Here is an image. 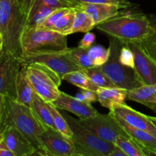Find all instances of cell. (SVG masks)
<instances>
[{"label": "cell", "mask_w": 156, "mask_h": 156, "mask_svg": "<svg viewBox=\"0 0 156 156\" xmlns=\"http://www.w3.org/2000/svg\"><path fill=\"white\" fill-rule=\"evenodd\" d=\"M31 0H0V30L4 37L3 51L21 58V37L26 27Z\"/></svg>", "instance_id": "obj_1"}, {"label": "cell", "mask_w": 156, "mask_h": 156, "mask_svg": "<svg viewBox=\"0 0 156 156\" xmlns=\"http://www.w3.org/2000/svg\"><path fill=\"white\" fill-rule=\"evenodd\" d=\"M154 24L146 15L140 12L123 14L97 24L98 30L108 37H112L126 44L140 43L152 32Z\"/></svg>", "instance_id": "obj_2"}, {"label": "cell", "mask_w": 156, "mask_h": 156, "mask_svg": "<svg viewBox=\"0 0 156 156\" xmlns=\"http://www.w3.org/2000/svg\"><path fill=\"white\" fill-rule=\"evenodd\" d=\"M12 126L22 133L36 148V155H44L41 136L44 128L35 117L31 108L5 96L2 131L5 126ZM2 133V132H1Z\"/></svg>", "instance_id": "obj_3"}, {"label": "cell", "mask_w": 156, "mask_h": 156, "mask_svg": "<svg viewBox=\"0 0 156 156\" xmlns=\"http://www.w3.org/2000/svg\"><path fill=\"white\" fill-rule=\"evenodd\" d=\"M22 55L68 50L67 36L53 30L26 27L21 37ZM21 55V56H22Z\"/></svg>", "instance_id": "obj_4"}, {"label": "cell", "mask_w": 156, "mask_h": 156, "mask_svg": "<svg viewBox=\"0 0 156 156\" xmlns=\"http://www.w3.org/2000/svg\"><path fill=\"white\" fill-rule=\"evenodd\" d=\"M68 123L75 143L74 156H109L115 147L109 143L93 133L82 124L79 120L66 113H62Z\"/></svg>", "instance_id": "obj_5"}, {"label": "cell", "mask_w": 156, "mask_h": 156, "mask_svg": "<svg viewBox=\"0 0 156 156\" xmlns=\"http://www.w3.org/2000/svg\"><path fill=\"white\" fill-rule=\"evenodd\" d=\"M109 40L110 56L108 61L100 66L102 71L119 88L129 91L143 85L135 69L123 66L119 60V54L123 43L112 37H109Z\"/></svg>", "instance_id": "obj_6"}, {"label": "cell", "mask_w": 156, "mask_h": 156, "mask_svg": "<svg viewBox=\"0 0 156 156\" xmlns=\"http://www.w3.org/2000/svg\"><path fill=\"white\" fill-rule=\"evenodd\" d=\"M24 66L35 92L47 102L56 100L61 91L59 87L62 79L42 64L35 62Z\"/></svg>", "instance_id": "obj_7"}, {"label": "cell", "mask_w": 156, "mask_h": 156, "mask_svg": "<svg viewBox=\"0 0 156 156\" xmlns=\"http://www.w3.org/2000/svg\"><path fill=\"white\" fill-rule=\"evenodd\" d=\"M21 64L40 63L45 66L56 73L62 79L63 76L70 72L80 70L82 69L76 65L67 53L66 50L62 52L28 53L24 54L20 58Z\"/></svg>", "instance_id": "obj_8"}, {"label": "cell", "mask_w": 156, "mask_h": 156, "mask_svg": "<svg viewBox=\"0 0 156 156\" xmlns=\"http://www.w3.org/2000/svg\"><path fill=\"white\" fill-rule=\"evenodd\" d=\"M79 121L99 138L114 144L118 137L129 136L111 112L107 114L98 113L94 117L79 119Z\"/></svg>", "instance_id": "obj_9"}, {"label": "cell", "mask_w": 156, "mask_h": 156, "mask_svg": "<svg viewBox=\"0 0 156 156\" xmlns=\"http://www.w3.org/2000/svg\"><path fill=\"white\" fill-rule=\"evenodd\" d=\"M21 67L19 58L2 52L0 56V94L16 99V81Z\"/></svg>", "instance_id": "obj_10"}, {"label": "cell", "mask_w": 156, "mask_h": 156, "mask_svg": "<svg viewBox=\"0 0 156 156\" xmlns=\"http://www.w3.org/2000/svg\"><path fill=\"white\" fill-rule=\"evenodd\" d=\"M41 141L44 155L74 156L75 143L73 139L66 136L57 129H44Z\"/></svg>", "instance_id": "obj_11"}, {"label": "cell", "mask_w": 156, "mask_h": 156, "mask_svg": "<svg viewBox=\"0 0 156 156\" xmlns=\"http://www.w3.org/2000/svg\"><path fill=\"white\" fill-rule=\"evenodd\" d=\"M134 55L136 73L143 85H156V63L144 51L140 43L126 44Z\"/></svg>", "instance_id": "obj_12"}, {"label": "cell", "mask_w": 156, "mask_h": 156, "mask_svg": "<svg viewBox=\"0 0 156 156\" xmlns=\"http://www.w3.org/2000/svg\"><path fill=\"white\" fill-rule=\"evenodd\" d=\"M110 112L116 117L121 118L127 124L137 129L147 131L156 136V128L149 116L136 111L126 104L115 105L110 110Z\"/></svg>", "instance_id": "obj_13"}, {"label": "cell", "mask_w": 156, "mask_h": 156, "mask_svg": "<svg viewBox=\"0 0 156 156\" xmlns=\"http://www.w3.org/2000/svg\"><path fill=\"white\" fill-rule=\"evenodd\" d=\"M0 135L15 156L35 155L36 148L22 133L14 126H5Z\"/></svg>", "instance_id": "obj_14"}, {"label": "cell", "mask_w": 156, "mask_h": 156, "mask_svg": "<svg viewBox=\"0 0 156 156\" xmlns=\"http://www.w3.org/2000/svg\"><path fill=\"white\" fill-rule=\"evenodd\" d=\"M52 104L59 110L73 113L79 119L88 118L98 114V111L93 108L91 104L77 100L63 91H60L59 95Z\"/></svg>", "instance_id": "obj_15"}, {"label": "cell", "mask_w": 156, "mask_h": 156, "mask_svg": "<svg viewBox=\"0 0 156 156\" xmlns=\"http://www.w3.org/2000/svg\"><path fill=\"white\" fill-rule=\"evenodd\" d=\"M79 8L83 9L88 14L95 25L116 16L121 12L122 9H123L120 6L116 5L88 2L79 3Z\"/></svg>", "instance_id": "obj_16"}, {"label": "cell", "mask_w": 156, "mask_h": 156, "mask_svg": "<svg viewBox=\"0 0 156 156\" xmlns=\"http://www.w3.org/2000/svg\"><path fill=\"white\" fill-rule=\"evenodd\" d=\"M116 117L126 133L131 138L133 139L136 142L137 144L143 149L146 156L156 155V136L147 131L137 129L127 124L121 118H119L117 117Z\"/></svg>", "instance_id": "obj_17"}, {"label": "cell", "mask_w": 156, "mask_h": 156, "mask_svg": "<svg viewBox=\"0 0 156 156\" xmlns=\"http://www.w3.org/2000/svg\"><path fill=\"white\" fill-rule=\"evenodd\" d=\"M127 100L142 104L156 114V85H142L129 90Z\"/></svg>", "instance_id": "obj_18"}, {"label": "cell", "mask_w": 156, "mask_h": 156, "mask_svg": "<svg viewBox=\"0 0 156 156\" xmlns=\"http://www.w3.org/2000/svg\"><path fill=\"white\" fill-rule=\"evenodd\" d=\"M35 92L27 75L26 66L21 64L16 81V99L19 103L30 107Z\"/></svg>", "instance_id": "obj_19"}, {"label": "cell", "mask_w": 156, "mask_h": 156, "mask_svg": "<svg viewBox=\"0 0 156 156\" xmlns=\"http://www.w3.org/2000/svg\"><path fill=\"white\" fill-rule=\"evenodd\" d=\"M128 90L119 87L99 88L97 91L98 101L103 107L111 110L115 105L126 104Z\"/></svg>", "instance_id": "obj_20"}, {"label": "cell", "mask_w": 156, "mask_h": 156, "mask_svg": "<svg viewBox=\"0 0 156 156\" xmlns=\"http://www.w3.org/2000/svg\"><path fill=\"white\" fill-rule=\"evenodd\" d=\"M30 108H31L36 118L44 129L51 128V129H57L55 126L53 116L50 112L47 102L41 98L37 93L34 97L33 101Z\"/></svg>", "instance_id": "obj_21"}, {"label": "cell", "mask_w": 156, "mask_h": 156, "mask_svg": "<svg viewBox=\"0 0 156 156\" xmlns=\"http://www.w3.org/2000/svg\"><path fill=\"white\" fill-rule=\"evenodd\" d=\"M95 24L93 20L88 16V14L80 8H76V16H75L74 22L70 30L66 34V36L78 32H86L91 31L94 27Z\"/></svg>", "instance_id": "obj_22"}, {"label": "cell", "mask_w": 156, "mask_h": 156, "mask_svg": "<svg viewBox=\"0 0 156 156\" xmlns=\"http://www.w3.org/2000/svg\"><path fill=\"white\" fill-rule=\"evenodd\" d=\"M62 80H65L72 85H76L80 89H88L97 91L99 88V87L93 83L92 81L82 69L67 73L63 76Z\"/></svg>", "instance_id": "obj_23"}, {"label": "cell", "mask_w": 156, "mask_h": 156, "mask_svg": "<svg viewBox=\"0 0 156 156\" xmlns=\"http://www.w3.org/2000/svg\"><path fill=\"white\" fill-rule=\"evenodd\" d=\"M114 145L121 149L126 156H146L143 149L129 136L118 137Z\"/></svg>", "instance_id": "obj_24"}, {"label": "cell", "mask_w": 156, "mask_h": 156, "mask_svg": "<svg viewBox=\"0 0 156 156\" xmlns=\"http://www.w3.org/2000/svg\"><path fill=\"white\" fill-rule=\"evenodd\" d=\"M85 74L89 77L99 88H106V87H115L116 85L112 82L108 76L102 71L100 66H92L89 68L83 69Z\"/></svg>", "instance_id": "obj_25"}, {"label": "cell", "mask_w": 156, "mask_h": 156, "mask_svg": "<svg viewBox=\"0 0 156 156\" xmlns=\"http://www.w3.org/2000/svg\"><path fill=\"white\" fill-rule=\"evenodd\" d=\"M66 52L73 62L79 66L82 69L94 66L88 55V50L86 49L82 48L78 46L77 47L74 48H68Z\"/></svg>", "instance_id": "obj_26"}, {"label": "cell", "mask_w": 156, "mask_h": 156, "mask_svg": "<svg viewBox=\"0 0 156 156\" xmlns=\"http://www.w3.org/2000/svg\"><path fill=\"white\" fill-rule=\"evenodd\" d=\"M47 105H48L50 112L53 116V121H54L55 126H56L57 130H59L61 133L65 135L66 136L73 139V133H72L71 129H70L66 119L64 118L62 113L59 112V109L56 108L52 103L47 102Z\"/></svg>", "instance_id": "obj_27"}, {"label": "cell", "mask_w": 156, "mask_h": 156, "mask_svg": "<svg viewBox=\"0 0 156 156\" xmlns=\"http://www.w3.org/2000/svg\"><path fill=\"white\" fill-rule=\"evenodd\" d=\"M88 53L94 66H101L108 61L110 56V48L106 49L103 46L95 44L88 49Z\"/></svg>", "instance_id": "obj_28"}, {"label": "cell", "mask_w": 156, "mask_h": 156, "mask_svg": "<svg viewBox=\"0 0 156 156\" xmlns=\"http://www.w3.org/2000/svg\"><path fill=\"white\" fill-rule=\"evenodd\" d=\"M76 16V8L70 9L65 15H62L57 21L52 30L66 35L73 26Z\"/></svg>", "instance_id": "obj_29"}, {"label": "cell", "mask_w": 156, "mask_h": 156, "mask_svg": "<svg viewBox=\"0 0 156 156\" xmlns=\"http://www.w3.org/2000/svg\"><path fill=\"white\" fill-rule=\"evenodd\" d=\"M144 51L156 63V24L153 25L152 32L140 43Z\"/></svg>", "instance_id": "obj_30"}, {"label": "cell", "mask_w": 156, "mask_h": 156, "mask_svg": "<svg viewBox=\"0 0 156 156\" xmlns=\"http://www.w3.org/2000/svg\"><path fill=\"white\" fill-rule=\"evenodd\" d=\"M70 9L71 8H62V9H56L50 15H48L41 24H40L36 27L41 29H47V30H52V28H53L54 24L56 23V21L62 15H65Z\"/></svg>", "instance_id": "obj_31"}, {"label": "cell", "mask_w": 156, "mask_h": 156, "mask_svg": "<svg viewBox=\"0 0 156 156\" xmlns=\"http://www.w3.org/2000/svg\"><path fill=\"white\" fill-rule=\"evenodd\" d=\"M119 60L123 66H126L131 69H134L135 62H134L133 53L126 44H123L120 49Z\"/></svg>", "instance_id": "obj_32"}, {"label": "cell", "mask_w": 156, "mask_h": 156, "mask_svg": "<svg viewBox=\"0 0 156 156\" xmlns=\"http://www.w3.org/2000/svg\"><path fill=\"white\" fill-rule=\"evenodd\" d=\"M41 3L45 4L53 9H62V8H77L79 3L75 0H39Z\"/></svg>", "instance_id": "obj_33"}, {"label": "cell", "mask_w": 156, "mask_h": 156, "mask_svg": "<svg viewBox=\"0 0 156 156\" xmlns=\"http://www.w3.org/2000/svg\"><path fill=\"white\" fill-rule=\"evenodd\" d=\"M79 3L88 2V3H104V4L116 5L120 6L121 8L127 9L131 6V3L129 0H75Z\"/></svg>", "instance_id": "obj_34"}, {"label": "cell", "mask_w": 156, "mask_h": 156, "mask_svg": "<svg viewBox=\"0 0 156 156\" xmlns=\"http://www.w3.org/2000/svg\"><path fill=\"white\" fill-rule=\"evenodd\" d=\"M95 35L91 33V31L86 32L83 37L79 41V44L78 46L79 47H82V48L88 50L93 45L94 41H95Z\"/></svg>", "instance_id": "obj_35"}, {"label": "cell", "mask_w": 156, "mask_h": 156, "mask_svg": "<svg viewBox=\"0 0 156 156\" xmlns=\"http://www.w3.org/2000/svg\"><path fill=\"white\" fill-rule=\"evenodd\" d=\"M81 91H82L84 98H85V101L87 102V103L91 104L98 101L97 91L88 89H81Z\"/></svg>", "instance_id": "obj_36"}, {"label": "cell", "mask_w": 156, "mask_h": 156, "mask_svg": "<svg viewBox=\"0 0 156 156\" xmlns=\"http://www.w3.org/2000/svg\"><path fill=\"white\" fill-rule=\"evenodd\" d=\"M0 156H15L5 143L2 136L0 135Z\"/></svg>", "instance_id": "obj_37"}, {"label": "cell", "mask_w": 156, "mask_h": 156, "mask_svg": "<svg viewBox=\"0 0 156 156\" xmlns=\"http://www.w3.org/2000/svg\"><path fill=\"white\" fill-rule=\"evenodd\" d=\"M4 104L5 96L0 94V133L2 132V126L3 113H4Z\"/></svg>", "instance_id": "obj_38"}, {"label": "cell", "mask_w": 156, "mask_h": 156, "mask_svg": "<svg viewBox=\"0 0 156 156\" xmlns=\"http://www.w3.org/2000/svg\"><path fill=\"white\" fill-rule=\"evenodd\" d=\"M109 156H126V155L123 152V150H121V149L115 146V147L113 149V151L110 154Z\"/></svg>", "instance_id": "obj_39"}, {"label": "cell", "mask_w": 156, "mask_h": 156, "mask_svg": "<svg viewBox=\"0 0 156 156\" xmlns=\"http://www.w3.org/2000/svg\"><path fill=\"white\" fill-rule=\"evenodd\" d=\"M3 48H4V37L2 33L0 30V53L3 51Z\"/></svg>", "instance_id": "obj_40"}, {"label": "cell", "mask_w": 156, "mask_h": 156, "mask_svg": "<svg viewBox=\"0 0 156 156\" xmlns=\"http://www.w3.org/2000/svg\"><path fill=\"white\" fill-rule=\"evenodd\" d=\"M75 98H76L77 100L81 101H85V98H84V95H83V94L82 93V91H80V92H78L77 94H76V96H75Z\"/></svg>", "instance_id": "obj_41"}, {"label": "cell", "mask_w": 156, "mask_h": 156, "mask_svg": "<svg viewBox=\"0 0 156 156\" xmlns=\"http://www.w3.org/2000/svg\"><path fill=\"white\" fill-rule=\"evenodd\" d=\"M149 119H150V120L152 121V123H153L154 126H155L156 128V117H151V116H149Z\"/></svg>", "instance_id": "obj_42"}, {"label": "cell", "mask_w": 156, "mask_h": 156, "mask_svg": "<svg viewBox=\"0 0 156 156\" xmlns=\"http://www.w3.org/2000/svg\"><path fill=\"white\" fill-rule=\"evenodd\" d=\"M3 52V51H2ZM2 52H1V53H0V56H1V55H2Z\"/></svg>", "instance_id": "obj_43"}]
</instances>
